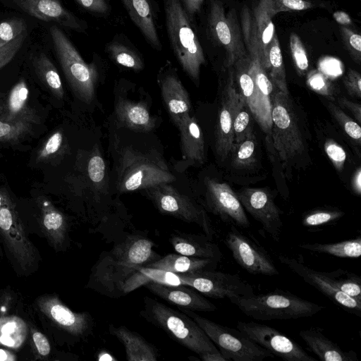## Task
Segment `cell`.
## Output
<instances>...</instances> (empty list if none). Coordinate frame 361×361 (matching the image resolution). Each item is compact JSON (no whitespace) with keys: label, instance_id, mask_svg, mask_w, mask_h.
<instances>
[{"label":"cell","instance_id":"cell-1","mask_svg":"<svg viewBox=\"0 0 361 361\" xmlns=\"http://www.w3.org/2000/svg\"><path fill=\"white\" fill-rule=\"evenodd\" d=\"M154 243L140 236H129L97 262L90 278L94 288L109 296L121 293L127 279L140 267L159 259Z\"/></svg>","mask_w":361,"mask_h":361},{"label":"cell","instance_id":"cell-2","mask_svg":"<svg viewBox=\"0 0 361 361\" xmlns=\"http://www.w3.org/2000/svg\"><path fill=\"white\" fill-rule=\"evenodd\" d=\"M247 55L233 66L238 90L262 130L271 132V102L274 86L261 63L260 51L252 39L244 40Z\"/></svg>","mask_w":361,"mask_h":361},{"label":"cell","instance_id":"cell-3","mask_svg":"<svg viewBox=\"0 0 361 361\" xmlns=\"http://www.w3.org/2000/svg\"><path fill=\"white\" fill-rule=\"evenodd\" d=\"M115 162L116 188L121 193L176 180L162 156L154 150L124 145L119 148Z\"/></svg>","mask_w":361,"mask_h":361},{"label":"cell","instance_id":"cell-4","mask_svg":"<svg viewBox=\"0 0 361 361\" xmlns=\"http://www.w3.org/2000/svg\"><path fill=\"white\" fill-rule=\"evenodd\" d=\"M165 24L173 53L184 72L195 83L206 62L192 23L179 0H163Z\"/></svg>","mask_w":361,"mask_h":361},{"label":"cell","instance_id":"cell-5","mask_svg":"<svg viewBox=\"0 0 361 361\" xmlns=\"http://www.w3.org/2000/svg\"><path fill=\"white\" fill-rule=\"evenodd\" d=\"M54 48L66 78L74 93L82 102L91 104L104 63L99 55L87 63L65 33L56 25L50 28Z\"/></svg>","mask_w":361,"mask_h":361},{"label":"cell","instance_id":"cell-6","mask_svg":"<svg viewBox=\"0 0 361 361\" xmlns=\"http://www.w3.org/2000/svg\"><path fill=\"white\" fill-rule=\"evenodd\" d=\"M0 236L16 272L27 276L38 267L39 256L25 233L16 204L7 190L0 187Z\"/></svg>","mask_w":361,"mask_h":361},{"label":"cell","instance_id":"cell-7","mask_svg":"<svg viewBox=\"0 0 361 361\" xmlns=\"http://www.w3.org/2000/svg\"><path fill=\"white\" fill-rule=\"evenodd\" d=\"M140 314L171 338L198 355L219 352L201 327L188 315L149 297L144 298Z\"/></svg>","mask_w":361,"mask_h":361},{"label":"cell","instance_id":"cell-8","mask_svg":"<svg viewBox=\"0 0 361 361\" xmlns=\"http://www.w3.org/2000/svg\"><path fill=\"white\" fill-rule=\"evenodd\" d=\"M229 300L247 317L260 321L309 317L324 308L281 289L247 297H233Z\"/></svg>","mask_w":361,"mask_h":361},{"label":"cell","instance_id":"cell-9","mask_svg":"<svg viewBox=\"0 0 361 361\" xmlns=\"http://www.w3.org/2000/svg\"><path fill=\"white\" fill-rule=\"evenodd\" d=\"M271 102V141L283 166L288 169L305 152L304 141L288 95L274 87Z\"/></svg>","mask_w":361,"mask_h":361},{"label":"cell","instance_id":"cell-10","mask_svg":"<svg viewBox=\"0 0 361 361\" xmlns=\"http://www.w3.org/2000/svg\"><path fill=\"white\" fill-rule=\"evenodd\" d=\"M180 310L201 327L227 361H262L267 357H274L272 353L248 338L237 329L216 323L199 315L195 311Z\"/></svg>","mask_w":361,"mask_h":361},{"label":"cell","instance_id":"cell-11","mask_svg":"<svg viewBox=\"0 0 361 361\" xmlns=\"http://www.w3.org/2000/svg\"><path fill=\"white\" fill-rule=\"evenodd\" d=\"M206 23L208 39L226 52L224 63L226 68L233 67L237 60L247 55L240 25L234 11L226 13L221 1L212 0Z\"/></svg>","mask_w":361,"mask_h":361},{"label":"cell","instance_id":"cell-12","mask_svg":"<svg viewBox=\"0 0 361 361\" xmlns=\"http://www.w3.org/2000/svg\"><path fill=\"white\" fill-rule=\"evenodd\" d=\"M144 191L159 212L197 224L212 240L215 231L210 219L204 209L188 196L180 193L169 183L154 185Z\"/></svg>","mask_w":361,"mask_h":361},{"label":"cell","instance_id":"cell-13","mask_svg":"<svg viewBox=\"0 0 361 361\" xmlns=\"http://www.w3.org/2000/svg\"><path fill=\"white\" fill-rule=\"evenodd\" d=\"M224 243L235 262L247 272L269 276L279 274L267 250L255 239L241 233L235 226H231L224 237Z\"/></svg>","mask_w":361,"mask_h":361},{"label":"cell","instance_id":"cell-14","mask_svg":"<svg viewBox=\"0 0 361 361\" xmlns=\"http://www.w3.org/2000/svg\"><path fill=\"white\" fill-rule=\"evenodd\" d=\"M184 284L216 299L247 297L255 294L253 286L238 274L214 270L178 274Z\"/></svg>","mask_w":361,"mask_h":361},{"label":"cell","instance_id":"cell-15","mask_svg":"<svg viewBox=\"0 0 361 361\" xmlns=\"http://www.w3.org/2000/svg\"><path fill=\"white\" fill-rule=\"evenodd\" d=\"M237 329L248 338L286 361H316L299 344L272 326L238 322Z\"/></svg>","mask_w":361,"mask_h":361},{"label":"cell","instance_id":"cell-16","mask_svg":"<svg viewBox=\"0 0 361 361\" xmlns=\"http://www.w3.org/2000/svg\"><path fill=\"white\" fill-rule=\"evenodd\" d=\"M279 261L299 276L305 283L313 286L345 311L361 316V303L341 291L329 271H322L309 267L302 260L285 255L278 256Z\"/></svg>","mask_w":361,"mask_h":361},{"label":"cell","instance_id":"cell-17","mask_svg":"<svg viewBox=\"0 0 361 361\" xmlns=\"http://www.w3.org/2000/svg\"><path fill=\"white\" fill-rule=\"evenodd\" d=\"M226 69L228 74L222 91L215 130V150L221 160L230 154L233 144V119L245 101L237 89L233 67Z\"/></svg>","mask_w":361,"mask_h":361},{"label":"cell","instance_id":"cell-18","mask_svg":"<svg viewBox=\"0 0 361 361\" xmlns=\"http://www.w3.org/2000/svg\"><path fill=\"white\" fill-rule=\"evenodd\" d=\"M236 195L244 209L261 224L264 232L279 242L283 228L282 212L271 192L262 188H243Z\"/></svg>","mask_w":361,"mask_h":361},{"label":"cell","instance_id":"cell-19","mask_svg":"<svg viewBox=\"0 0 361 361\" xmlns=\"http://www.w3.org/2000/svg\"><path fill=\"white\" fill-rule=\"evenodd\" d=\"M206 205L211 212L226 223L247 228L250 222L236 193L226 183L206 178Z\"/></svg>","mask_w":361,"mask_h":361},{"label":"cell","instance_id":"cell-20","mask_svg":"<svg viewBox=\"0 0 361 361\" xmlns=\"http://www.w3.org/2000/svg\"><path fill=\"white\" fill-rule=\"evenodd\" d=\"M273 0H257L250 8L244 6L240 13V20L249 27L258 45L261 63L266 71H269V50L270 43L275 35L273 17L275 15Z\"/></svg>","mask_w":361,"mask_h":361},{"label":"cell","instance_id":"cell-21","mask_svg":"<svg viewBox=\"0 0 361 361\" xmlns=\"http://www.w3.org/2000/svg\"><path fill=\"white\" fill-rule=\"evenodd\" d=\"M36 305L56 326L74 336H85L92 329L93 322L88 312H73L56 295H40L36 299Z\"/></svg>","mask_w":361,"mask_h":361},{"label":"cell","instance_id":"cell-22","mask_svg":"<svg viewBox=\"0 0 361 361\" xmlns=\"http://www.w3.org/2000/svg\"><path fill=\"white\" fill-rule=\"evenodd\" d=\"M157 81L165 106L172 122L177 126L180 120L190 114L191 102L176 69L169 61L159 69Z\"/></svg>","mask_w":361,"mask_h":361},{"label":"cell","instance_id":"cell-23","mask_svg":"<svg viewBox=\"0 0 361 361\" xmlns=\"http://www.w3.org/2000/svg\"><path fill=\"white\" fill-rule=\"evenodd\" d=\"M25 12L44 21L80 32H86L87 23L66 8L60 0H13Z\"/></svg>","mask_w":361,"mask_h":361},{"label":"cell","instance_id":"cell-24","mask_svg":"<svg viewBox=\"0 0 361 361\" xmlns=\"http://www.w3.org/2000/svg\"><path fill=\"white\" fill-rule=\"evenodd\" d=\"M145 287L153 294L180 309L192 311L214 312L216 306L202 296L199 291L186 285L170 286L149 283Z\"/></svg>","mask_w":361,"mask_h":361},{"label":"cell","instance_id":"cell-25","mask_svg":"<svg viewBox=\"0 0 361 361\" xmlns=\"http://www.w3.org/2000/svg\"><path fill=\"white\" fill-rule=\"evenodd\" d=\"M130 18L139 29L148 44L161 51L162 44L158 35L157 5L154 0H121Z\"/></svg>","mask_w":361,"mask_h":361},{"label":"cell","instance_id":"cell-26","mask_svg":"<svg viewBox=\"0 0 361 361\" xmlns=\"http://www.w3.org/2000/svg\"><path fill=\"white\" fill-rule=\"evenodd\" d=\"M114 114L117 121L130 130L149 133L155 128L156 118L151 114L148 105L144 102L117 96Z\"/></svg>","mask_w":361,"mask_h":361},{"label":"cell","instance_id":"cell-27","mask_svg":"<svg viewBox=\"0 0 361 361\" xmlns=\"http://www.w3.org/2000/svg\"><path fill=\"white\" fill-rule=\"evenodd\" d=\"M29 89L25 80L21 78L9 91L5 99H0V116L8 121H37L35 111L29 106Z\"/></svg>","mask_w":361,"mask_h":361},{"label":"cell","instance_id":"cell-28","mask_svg":"<svg viewBox=\"0 0 361 361\" xmlns=\"http://www.w3.org/2000/svg\"><path fill=\"white\" fill-rule=\"evenodd\" d=\"M40 209V224L49 244L56 250H60L68 236V224L63 214L46 197L37 200Z\"/></svg>","mask_w":361,"mask_h":361},{"label":"cell","instance_id":"cell-29","mask_svg":"<svg viewBox=\"0 0 361 361\" xmlns=\"http://www.w3.org/2000/svg\"><path fill=\"white\" fill-rule=\"evenodd\" d=\"M299 336L310 350L324 361H358L353 350L345 351L337 343L326 337L319 329L311 327L301 330Z\"/></svg>","mask_w":361,"mask_h":361},{"label":"cell","instance_id":"cell-30","mask_svg":"<svg viewBox=\"0 0 361 361\" xmlns=\"http://www.w3.org/2000/svg\"><path fill=\"white\" fill-rule=\"evenodd\" d=\"M170 243L176 252L180 255L214 259L220 262L223 255L219 246L212 243L207 235L173 233Z\"/></svg>","mask_w":361,"mask_h":361},{"label":"cell","instance_id":"cell-31","mask_svg":"<svg viewBox=\"0 0 361 361\" xmlns=\"http://www.w3.org/2000/svg\"><path fill=\"white\" fill-rule=\"evenodd\" d=\"M176 126L180 132L183 157L193 162L203 163L204 141L197 119L188 114L180 120Z\"/></svg>","mask_w":361,"mask_h":361},{"label":"cell","instance_id":"cell-32","mask_svg":"<svg viewBox=\"0 0 361 361\" xmlns=\"http://www.w3.org/2000/svg\"><path fill=\"white\" fill-rule=\"evenodd\" d=\"M109 332L116 336L125 348L128 361H155L158 354L154 346L137 333L124 326H109Z\"/></svg>","mask_w":361,"mask_h":361},{"label":"cell","instance_id":"cell-33","mask_svg":"<svg viewBox=\"0 0 361 361\" xmlns=\"http://www.w3.org/2000/svg\"><path fill=\"white\" fill-rule=\"evenodd\" d=\"M218 261L209 258L189 257L180 254H169L145 265L175 274L191 273L204 270H214Z\"/></svg>","mask_w":361,"mask_h":361},{"label":"cell","instance_id":"cell-34","mask_svg":"<svg viewBox=\"0 0 361 361\" xmlns=\"http://www.w3.org/2000/svg\"><path fill=\"white\" fill-rule=\"evenodd\" d=\"M105 52L115 63L140 71L145 68L143 57L139 50L123 34L115 35L105 45Z\"/></svg>","mask_w":361,"mask_h":361},{"label":"cell","instance_id":"cell-35","mask_svg":"<svg viewBox=\"0 0 361 361\" xmlns=\"http://www.w3.org/2000/svg\"><path fill=\"white\" fill-rule=\"evenodd\" d=\"M149 283L170 286L185 285L178 274L143 266L139 267L126 280L121 288V293L128 294Z\"/></svg>","mask_w":361,"mask_h":361},{"label":"cell","instance_id":"cell-36","mask_svg":"<svg viewBox=\"0 0 361 361\" xmlns=\"http://www.w3.org/2000/svg\"><path fill=\"white\" fill-rule=\"evenodd\" d=\"M302 249L340 258H358L361 255V237L330 243H301Z\"/></svg>","mask_w":361,"mask_h":361},{"label":"cell","instance_id":"cell-37","mask_svg":"<svg viewBox=\"0 0 361 361\" xmlns=\"http://www.w3.org/2000/svg\"><path fill=\"white\" fill-rule=\"evenodd\" d=\"M36 73L51 93L62 99L64 90L59 72L51 61L44 53H39L33 60Z\"/></svg>","mask_w":361,"mask_h":361},{"label":"cell","instance_id":"cell-38","mask_svg":"<svg viewBox=\"0 0 361 361\" xmlns=\"http://www.w3.org/2000/svg\"><path fill=\"white\" fill-rule=\"evenodd\" d=\"M269 76L274 87L288 95L286 75L278 35L273 37L269 50Z\"/></svg>","mask_w":361,"mask_h":361},{"label":"cell","instance_id":"cell-39","mask_svg":"<svg viewBox=\"0 0 361 361\" xmlns=\"http://www.w3.org/2000/svg\"><path fill=\"white\" fill-rule=\"evenodd\" d=\"M256 137L252 132L238 143H233L231 153V164L238 169H249L256 162Z\"/></svg>","mask_w":361,"mask_h":361},{"label":"cell","instance_id":"cell-40","mask_svg":"<svg viewBox=\"0 0 361 361\" xmlns=\"http://www.w3.org/2000/svg\"><path fill=\"white\" fill-rule=\"evenodd\" d=\"M345 213L336 208H320L302 214V224L311 231L321 230L322 227L334 224Z\"/></svg>","mask_w":361,"mask_h":361},{"label":"cell","instance_id":"cell-41","mask_svg":"<svg viewBox=\"0 0 361 361\" xmlns=\"http://www.w3.org/2000/svg\"><path fill=\"white\" fill-rule=\"evenodd\" d=\"M338 288L361 303V278L359 275L338 269L329 271Z\"/></svg>","mask_w":361,"mask_h":361},{"label":"cell","instance_id":"cell-42","mask_svg":"<svg viewBox=\"0 0 361 361\" xmlns=\"http://www.w3.org/2000/svg\"><path fill=\"white\" fill-rule=\"evenodd\" d=\"M33 124L10 122L0 116V142H17L32 132Z\"/></svg>","mask_w":361,"mask_h":361},{"label":"cell","instance_id":"cell-43","mask_svg":"<svg viewBox=\"0 0 361 361\" xmlns=\"http://www.w3.org/2000/svg\"><path fill=\"white\" fill-rule=\"evenodd\" d=\"M250 111L244 101L239 107L233 123V143L245 139L253 131Z\"/></svg>","mask_w":361,"mask_h":361},{"label":"cell","instance_id":"cell-44","mask_svg":"<svg viewBox=\"0 0 361 361\" xmlns=\"http://www.w3.org/2000/svg\"><path fill=\"white\" fill-rule=\"evenodd\" d=\"M64 136L61 130L51 133L44 142L37 152L36 160L38 162H47L54 158L62 149Z\"/></svg>","mask_w":361,"mask_h":361},{"label":"cell","instance_id":"cell-45","mask_svg":"<svg viewBox=\"0 0 361 361\" xmlns=\"http://www.w3.org/2000/svg\"><path fill=\"white\" fill-rule=\"evenodd\" d=\"M327 107L333 117L342 127L345 133L353 140L360 143L361 128L359 123L347 116L335 104L329 102L327 103Z\"/></svg>","mask_w":361,"mask_h":361},{"label":"cell","instance_id":"cell-46","mask_svg":"<svg viewBox=\"0 0 361 361\" xmlns=\"http://www.w3.org/2000/svg\"><path fill=\"white\" fill-rule=\"evenodd\" d=\"M26 31V25L22 18H13L0 23V47L6 45Z\"/></svg>","mask_w":361,"mask_h":361},{"label":"cell","instance_id":"cell-47","mask_svg":"<svg viewBox=\"0 0 361 361\" xmlns=\"http://www.w3.org/2000/svg\"><path fill=\"white\" fill-rule=\"evenodd\" d=\"M290 53L300 75H304L309 67L306 50L300 38L294 32L291 33L289 39Z\"/></svg>","mask_w":361,"mask_h":361},{"label":"cell","instance_id":"cell-48","mask_svg":"<svg viewBox=\"0 0 361 361\" xmlns=\"http://www.w3.org/2000/svg\"><path fill=\"white\" fill-rule=\"evenodd\" d=\"M341 35L345 49L354 61L360 63L361 61L360 35L345 26L340 28Z\"/></svg>","mask_w":361,"mask_h":361},{"label":"cell","instance_id":"cell-49","mask_svg":"<svg viewBox=\"0 0 361 361\" xmlns=\"http://www.w3.org/2000/svg\"><path fill=\"white\" fill-rule=\"evenodd\" d=\"M307 82L309 87L314 92L332 97L334 89L332 83L323 73L319 71H312L307 75Z\"/></svg>","mask_w":361,"mask_h":361},{"label":"cell","instance_id":"cell-50","mask_svg":"<svg viewBox=\"0 0 361 361\" xmlns=\"http://www.w3.org/2000/svg\"><path fill=\"white\" fill-rule=\"evenodd\" d=\"M87 173L90 179L97 186L101 185L105 178V161L98 150L90 156L87 164Z\"/></svg>","mask_w":361,"mask_h":361},{"label":"cell","instance_id":"cell-51","mask_svg":"<svg viewBox=\"0 0 361 361\" xmlns=\"http://www.w3.org/2000/svg\"><path fill=\"white\" fill-rule=\"evenodd\" d=\"M317 6L310 0H273L272 3L275 15L282 11H300Z\"/></svg>","mask_w":361,"mask_h":361},{"label":"cell","instance_id":"cell-52","mask_svg":"<svg viewBox=\"0 0 361 361\" xmlns=\"http://www.w3.org/2000/svg\"><path fill=\"white\" fill-rule=\"evenodd\" d=\"M26 37V31L6 45L0 47V69L8 64L20 49Z\"/></svg>","mask_w":361,"mask_h":361},{"label":"cell","instance_id":"cell-53","mask_svg":"<svg viewBox=\"0 0 361 361\" xmlns=\"http://www.w3.org/2000/svg\"><path fill=\"white\" fill-rule=\"evenodd\" d=\"M324 150L337 171H341L346 159V154L341 145L332 140H326Z\"/></svg>","mask_w":361,"mask_h":361},{"label":"cell","instance_id":"cell-54","mask_svg":"<svg viewBox=\"0 0 361 361\" xmlns=\"http://www.w3.org/2000/svg\"><path fill=\"white\" fill-rule=\"evenodd\" d=\"M87 12L99 16H106L111 13L108 0H75Z\"/></svg>","mask_w":361,"mask_h":361},{"label":"cell","instance_id":"cell-55","mask_svg":"<svg viewBox=\"0 0 361 361\" xmlns=\"http://www.w3.org/2000/svg\"><path fill=\"white\" fill-rule=\"evenodd\" d=\"M31 339L37 354L44 359L51 353V345L47 338L38 330L31 328Z\"/></svg>","mask_w":361,"mask_h":361},{"label":"cell","instance_id":"cell-56","mask_svg":"<svg viewBox=\"0 0 361 361\" xmlns=\"http://www.w3.org/2000/svg\"><path fill=\"white\" fill-rule=\"evenodd\" d=\"M343 84L350 96L361 97V76L357 71L350 69L343 79Z\"/></svg>","mask_w":361,"mask_h":361},{"label":"cell","instance_id":"cell-57","mask_svg":"<svg viewBox=\"0 0 361 361\" xmlns=\"http://www.w3.org/2000/svg\"><path fill=\"white\" fill-rule=\"evenodd\" d=\"M190 20L194 23L195 16L201 11L205 0H179Z\"/></svg>","mask_w":361,"mask_h":361},{"label":"cell","instance_id":"cell-58","mask_svg":"<svg viewBox=\"0 0 361 361\" xmlns=\"http://www.w3.org/2000/svg\"><path fill=\"white\" fill-rule=\"evenodd\" d=\"M339 105L346 109L349 110L355 117L357 121L361 122V106L359 104L355 103L348 100L345 97H340L338 99Z\"/></svg>","mask_w":361,"mask_h":361},{"label":"cell","instance_id":"cell-59","mask_svg":"<svg viewBox=\"0 0 361 361\" xmlns=\"http://www.w3.org/2000/svg\"><path fill=\"white\" fill-rule=\"evenodd\" d=\"M200 360L203 361H227L220 352H207L200 355Z\"/></svg>","mask_w":361,"mask_h":361},{"label":"cell","instance_id":"cell-60","mask_svg":"<svg viewBox=\"0 0 361 361\" xmlns=\"http://www.w3.org/2000/svg\"><path fill=\"white\" fill-rule=\"evenodd\" d=\"M353 188L356 194L361 193V171L359 168L353 178Z\"/></svg>","mask_w":361,"mask_h":361},{"label":"cell","instance_id":"cell-61","mask_svg":"<svg viewBox=\"0 0 361 361\" xmlns=\"http://www.w3.org/2000/svg\"><path fill=\"white\" fill-rule=\"evenodd\" d=\"M3 257V251H2V249H1V247L0 245V257Z\"/></svg>","mask_w":361,"mask_h":361}]
</instances>
